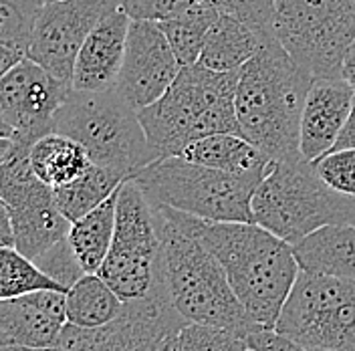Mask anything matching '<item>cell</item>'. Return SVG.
Wrapping results in <instances>:
<instances>
[{"label": "cell", "instance_id": "obj_1", "mask_svg": "<svg viewBox=\"0 0 355 351\" xmlns=\"http://www.w3.org/2000/svg\"><path fill=\"white\" fill-rule=\"evenodd\" d=\"M176 219L218 259L252 321L261 329L275 331L299 275L293 244L257 222H214L178 210Z\"/></svg>", "mask_w": 355, "mask_h": 351}, {"label": "cell", "instance_id": "obj_2", "mask_svg": "<svg viewBox=\"0 0 355 351\" xmlns=\"http://www.w3.org/2000/svg\"><path fill=\"white\" fill-rule=\"evenodd\" d=\"M313 79L275 35L241 69L236 85L241 133L272 162L303 160L301 115Z\"/></svg>", "mask_w": 355, "mask_h": 351}, {"label": "cell", "instance_id": "obj_3", "mask_svg": "<svg viewBox=\"0 0 355 351\" xmlns=\"http://www.w3.org/2000/svg\"><path fill=\"white\" fill-rule=\"evenodd\" d=\"M152 208L159 237L155 279L172 307L188 323L218 325L244 337L261 331L232 291L218 259L182 228L176 210L168 206Z\"/></svg>", "mask_w": 355, "mask_h": 351}, {"label": "cell", "instance_id": "obj_4", "mask_svg": "<svg viewBox=\"0 0 355 351\" xmlns=\"http://www.w3.org/2000/svg\"><path fill=\"white\" fill-rule=\"evenodd\" d=\"M241 71L182 67L174 83L152 105L139 110L154 157L180 155L188 144L212 133H241L236 85Z\"/></svg>", "mask_w": 355, "mask_h": 351}, {"label": "cell", "instance_id": "obj_5", "mask_svg": "<svg viewBox=\"0 0 355 351\" xmlns=\"http://www.w3.org/2000/svg\"><path fill=\"white\" fill-rule=\"evenodd\" d=\"M266 172L230 174L182 155H166L132 178L152 206H168L214 222H254L252 194Z\"/></svg>", "mask_w": 355, "mask_h": 351}, {"label": "cell", "instance_id": "obj_6", "mask_svg": "<svg viewBox=\"0 0 355 351\" xmlns=\"http://www.w3.org/2000/svg\"><path fill=\"white\" fill-rule=\"evenodd\" d=\"M254 222L295 244L325 224H354L355 198L329 188L313 162H272L252 194Z\"/></svg>", "mask_w": 355, "mask_h": 351}, {"label": "cell", "instance_id": "obj_7", "mask_svg": "<svg viewBox=\"0 0 355 351\" xmlns=\"http://www.w3.org/2000/svg\"><path fill=\"white\" fill-rule=\"evenodd\" d=\"M53 132L79 142L93 164L123 178H132L155 160L139 113L115 89H71L65 103L55 113Z\"/></svg>", "mask_w": 355, "mask_h": 351}, {"label": "cell", "instance_id": "obj_8", "mask_svg": "<svg viewBox=\"0 0 355 351\" xmlns=\"http://www.w3.org/2000/svg\"><path fill=\"white\" fill-rule=\"evenodd\" d=\"M272 35L313 77H341L355 41V0H275Z\"/></svg>", "mask_w": 355, "mask_h": 351}, {"label": "cell", "instance_id": "obj_9", "mask_svg": "<svg viewBox=\"0 0 355 351\" xmlns=\"http://www.w3.org/2000/svg\"><path fill=\"white\" fill-rule=\"evenodd\" d=\"M275 331L327 351H355V281L299 271Z\"/></svg>", "mask_w": 355, "mask_h": 351}, {"label": "cell", "instance_id": "obj_10", "mask_svg": "<svg viewBox=\"0 0 355 351\" xmlns=\"http://www.w3.org/2000/svg\"><path fill=\"white\" fill-rule=\"evenodd\" d=\"M159 237L154 208L139 184L128 178L117 188L115 234L110 255L97 275L119 295L121 301L144 299L155 281Z\"/></svg>", "mask_w": 355, "mask_h": 351}, {"label": "cell", "instance_id": "obj_11", "mask_svg": "<svg viewBox=\"0 0 355 351\" xmlns=\"http://www.w3.org/2000/svg\"><path fill=\"white\" fill-rule=\"evenodd\" d=\"M0 198L10 210L15 248L26 259L35 261L67 239L71 222L59 210L53 188L33 172L31 150L15 146L0 164Z\"/></svg>", "mask_w": 355, "mask_h": 351}, {"label": "cell", "instance_id": "obj_12", "mask_svg": "<svg viewBox=\"0 0 355 351\" xmlns=\"http://www.w3.org/2000/svg\"><path fill=\"white\" fill-rule=\"evenodd\" d=\"M186 323L155 279L144 299L125 301L123 311L107 325L87 329L67 323L57 348L61 351H159Z\"/></svg>", "mask_w": 355, "mask_h": 351}, {"label": "cell", "instance_id": "obj_13", "mask_svg": "<svg viewBox=\"0 0 355 351\" xmlns=\"http://www.w3.org/2000/svg\"><path fill=\"white\" fill-rule=\"evenodd\" d=\"M71 89V83L28 57L0 79V111L15 128L12 142L17 148L31 150L41 137L53 133L55 113Z\"/></svg>", "mask_w": 355, "mask_h": 351}, {"label": "cell", "instance_id": "obj_14", "mask_svg": "<svg viewBox=\"0 0 355 351\" xmlns=\"http://www.w3.org/2000/svg\"><path fill=\"white\" fill-rule=\"evenodd\" d=\"M119 8V0H59L43 4L26 57L71 83L75 59L91 31Z\"/></svg>", "mask_w": 355, "mask_h": 351}, {"label": "cell", "instance_id": "obj_15", "mask_svg": "<svg viewBox=\"0 0 355 351\" xmlns=\"http://www.w3.org/2000/svg\"><path fill=\"white\" fill-rule=\"evenodd\" d=\"M180 69L182 65L159 24L154 21H132L115 91L133 110H144L168 91Z\"/></svg>", "mask_w": 355, "mask_h": 351}, {"label": "cell", "instance_id": "obj_16", "mask_svg": "<svg viewBox=\"0 0 355 351\" xmlns=\"http://www.w3.org/2000/svg\"><path fill=\"white\" fill-rule=\"evenodd\" d=\"M67 293L37 289L0 299V345L57 348L67 325Z\"/></svg>", "mask_w": 355, "mask_h": 351}, {"label": "cell", "instance_id": "obj_17", "mask_svg": "<svg viewBox=\"0 0 355 351\" xmlns=\"http://www.w3.org/2000/svg\"><path fill=\"white\" fill-rule=\"evenodd\" d=\"M355 99L343 77H315L301 115V155L307 162L331 152Z\"/></svg>", "mask_w": 355, "mask_h": 351}, {"label": "cell", "instance_id": "obj_18", "mask_svg": "<svg viewBox=\"0 0 355 351\" xmlns=\"http://www.w3.org/2000/svg\"><path fill=\"white\" fill-rule=\"evenodd\" d=\"M132 19L117 8L99 22L81 46L71 85L77 91H110L115 89L125 57V44Z\"/></svg>", "mask_w": 355, "mask_h": 351}, {"label": "cell", "instance_id": "obj_19", "mask_svg": "<svg viewBox=\"0 0 355 351\" xmlns=\"http://www.w3.org/2000/svg\"><path fill=\"white\" fill-rule=\"evenodd\" d=\"M299 271L355 281V226L325 224L293 244Z\"/></svg>", "mask_w": 355, "mask_h": 351}, {"label": "cell", "instance_id": "obj_20", "mask_svg": "<svg viewBox=\"0 0 355 351\" xmlns=\"http://www.w3.org/2000/svg\"><path fill=\"white\" fill-rule=\"evenodd\" d=\"M272 33H261L232 15L220 12L206 35L198 63L212 71H241Z\"/></svg>", "mask_w": 355, "mask_h": 351}, {"label": "cell", "instance_id": "obj_21", "mask_svg": "<svg viewBox=\"0 0 355 351\" xmlns=\"http://www.w3.org/2000/svg\"><path fill=\"white\" fill-rule=\"evenodd\" d=\"M182 157L230 174L266 172L272 160L252 142L239 133H212L194 139L182 152Z\"/></svg>", "mask_w": 355, "mask_h": 351}, {"label": "cell", "instance_id": "obj_22", "mask_svg": "<svg viewBox=\"0 0 355 351\" xmlns=\"http://www.w3.org/2000/svg\"><path fill=\"white\" fill-rule=\"evenodd\" d=\"M220 12L206 0H186L174 17L157 22L182 67L196 65L208 31Z\"/></svg>", "mask_w": 355, "mask_h": 351}, {"label": "cell", "instance_id": "obj_23", "mask_svg": "<svg viewBox=\"0 0 355 351\" xmlns=\"http://www.w3.org/2000/svg\"><path fill=\"white\" fill-rule=\"evenodd\" d=\"M89 164L87 150L63 133H49L31 148L33 172L51 188L73 182L87 170Z\"/></svg>", "mask_w": 355, "mask_h": 351}, {"label": "cell", "instance_id": "obj_24", "mask_svg": "<svg viewBox=\"0 0 355 351\" xmlns=\"http://www.w3.org/2000/svg\"><path fill=\"white\" fill-rule=\"evenodd\" d=\"M125 301L111 289L97 273H85L67 291V323L77 327H103L111 323Z\"/></svg>", "mask_w": 355, "mask_h": 351}, {"label": "cell", "instance_id": "obj_25", "mask_svg": "<svg viewBox=\"0 0 355 351\" xmlns=\"http://www.w3.org/2000/svg\"><path fill=\"white\" fill-rule=\"evenodd\" d=\"M115 202L117 192L85 216L71 222L67 239L85 273H97L110 255L115 234Z\"/></svg>", "mask_w": 355, "mask_h": 351}, {"label": "cell", "instance_id": "obj_26", "mask_svg": "<svg viewBox=\"0 0 355 351\" xmlns=\"http://www.w3.org/2000/svg\"><path fill=\"white\" fill-rule=\"evenodd\" d=\"M123 180L128 178L91 162L87 170L79 178L59 188H53V194L65 219L69 222H75L113 196Z\"/></svg>", "mask_w": 355, "mask_h": 351}, {"label": "cell", "instance_id": "obj_27", "mask_svg": "<svg viewBox=\"0 0 355 351\" xmlns=\"http://www.w3.org/2000/svg\"><path fill=\"white\" fill-rule=\"evenodd\" d=\"M37 289H57L67 293L65 286L46 277L15 246H0V299L19 297Z\"/></svg>", "mask_w": 355, "mask_h": 351}, {"label": "cell", "instance_id": "obj_28", "mask_svg": "<svg viewBox=\"0 0 355 351\" xmlns=\"http://www.w3.org/2000/svg\"><path fill=\"white\" fill-rule=\"evenodd\" d=\"M39 10L37 0H0V43L26 53Z\"/></svg>", "mask_w": 355, "mask_h": 351}, {"label": "cell", "instance_id": "obj_29", "mask_svg": "<svg viewBox=\"0 0 355 351\" xmlns=\"http://www.w3.org/2000/svg\"><path fill=\"white\" fill-rule=\"evenodd\" d=\"M178 351H250L246 337L218 325L186 323L178 331Z\"/></svg>", "mask_w": 355, "mask_h": 351}, {"label": "cell", "instance_id": "obj_30", "mask_svg": "<svg viewBox=\"0 0 355 351\" xmlns=\"http://www.w3.org/2000/svg\"><path fill=\"white\" fill-rule=\"evenodd\" d=\"M313 166L329 188L355 198V148L331 150L317 157Z\"/></svg>", "mask_w": 355, "mask_h": 351}, {"label": "cell", "instance_id": "obj_31", "mask_svg": "<svg viewBox=\"0 0 355 351\" xmlns=\"http://www.w3.org/2000/svg\"><path fill=\"white\" fill-rule=\"evenodd\" d=\"M33 263L37 264V268L43 271L46 277H51L55 283L65 286L67 291L85 275V271L79 263L69 239H63L61 242H57L55 246H51L46 252L37 257Z\"/></svg>", "mask_w": 355, "mask_h": 351}, {"label": "cell", "instance_id": "obj_32", "mask_svg": "<svg viewBox=\"0 0 355 351\" xmlns=\"http://www.w3.org/2000/svg\"><path fill=\"white\" fill-rule=\"evenodd\" d=\"M218 12L232 15L261 33H272V6L275 0H206Z\"/></svg>", "mask_w": 355, "mask_h": 351}, {"label": "cell", "instance_id": "obj_33", "mask_svg": "<svg viewBox=\"0 0 355 351\" xmlns=\"http://www.w3.org/2000/svg\"><path fill=\"white\" fill-rule=\"evenodd\" d=\"M186 0H119V8L132 21L162 22L174 17Z\"/></svg>", "mask_w": 355, "mask_h": 351}, {"label": "cell", "instance_id": "obj_34", "mask_svg": "<svg viewBox=\"0 0 355 351\" xmlns=\"http://www.w3.org/2000/svg\"><path fill=\"white\" fill-rule=\"evenodd\" d=\"M248 345L252 351H327V350H315V348H305L299 345L295 341H291L287 337L279 335L277 331H254L246 337Z\"/></svg>", "mask_w": 355, "mask_h": 351}, {"label": "cell", "instance_id": "obj_35", "mask_svg": "<svg viewBox=\"0 0 355 351\" xmlns=\"http://www.w3.org/2000/svg\"><path fill=\"white\" fill-rule=\"evenodd\" d=\"M0 246H15V230H12L10 210L2 198H0Z\"/></svg>", "mask_w": 355, "mask_h": 351}, {"label": "cell", "instance_id": "obj_36", "mask_svg": "<svg viewBox=\"0 0 355 351\" xmlns=\"http://www.w3.org/2000/svg\"><path fill=\"white\" fill-rule=\"evenodd\" d=\"M26 57V53H22L15 46H8V44L0 43V79L12 69L15 65H19L22 59Z\"/></svg>", "mask_w": 355, "mask_h": 351}, {"label": "cell", "instance_id": "obj_37", "mask_svg": "<svg viewBox=\"0 0 355 351\" xmlns=\"http://www.w3.org/2000/svg\"><path fill=\"white\" fill-rule=\"evenodd\" d=\"M343 148H355V99L354 105H352V113H349L343 130H341L335 146H333V150H343Z\"/></svg>", "mask_w": 355, "mask_h": 351}, {"label": "cell", "instance_id": "obj_38", "mask_svg": "<svg viewBox=\"0 0 355 351\" xmlns=\"http://www.w3.org/2000/svg\"><path fill=\"white\" fill-rule=\"evenodd\" d=\"M341 77L355 89V41L349 46V51L345 53V59H343V67H341Z\"/></svg>", "mask_w": 355, "mask_h": 351}, {"label": "cell", "instance_id": "obj_39", "mask_svg": "<svg viewBox=\"0 0 355 351\" xmlns=\"http://www.w3.org/2000/svg\"><path fill=\"white\" fill-rule=\"evenodd\" d=\"M12 148H15L12 137H4V139H0V164H4V162L8 160V155L12 154Z\"/></svg>", "mask_w": 355, "mask_h": 351}, {"label": "cell", "instance_id": "obj_40", "mask_svg": "<svg viewBox=\"0 0 355 351\" xmlns=\"http://www.w3.org/2000/svg\"><path fill=\"white\" fill-rule=\"evenodd\" d=\"M12 133H15V128L8 123V119L4 117V113L0 111V139H4V137H12Z\"/></svg>", "mask_w": 355, "mask_h": 351}, {"label": "cell", "instance_id": "obj_41", "mask_svg": "<svg viewBox=\"0 0 355 351\" xmlns=\"http://www.w3.org/2000/svg\"><path fill=\"white\" fill-rule=\"evenodd\" d=\"M0 351H61L59 348H19V345H0Z\"/></svg>", "mask_w": 355, "mask_h": 351}, {"label": "cell", "instance_id": "obj_42", "mask_svg": "<svg viewBox=\"0 0 355 351\" xmlns=\"http://www.w3.org/2000/svg\"><path fill=\"white\" fill-rule=\"evenodd\" d=\"M159 351H178V335L170 337V339L162 345V350Z\"/></svg>", "mask_w": 355, "mask_h": 351}, {"label": "cell", "instance_id": "obj_43", "mask_svg": "<svg viewBox=\"0 0 355 351\" xmlns=\"http://www.w3.org/2000/svg\"><path fill=\"white\" fill-rule=\"evenodd\" d=\"M37 2H39V4L43 6V4H51V2H59V0H37Z\"/></svg>", "mask_w": 355, "mask_h": 351}, {"label": "cell", "instance_id": "obj_44", "mask_svg": "<svg viewBox=\"0 0 355 351\" xmlns=\"http://www.w3.org/2000/svg\"><path fill=\"white\" fill-rule=\"evenodd\" d=\"M250 351H252V350H250Z\"/></svg>", "mask_w": 355, "mask_h": 351}]
</instances>
